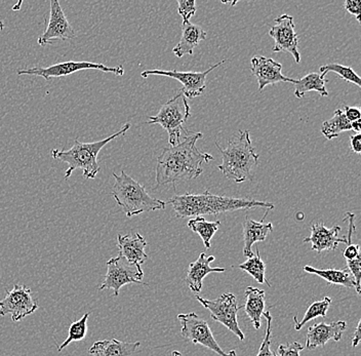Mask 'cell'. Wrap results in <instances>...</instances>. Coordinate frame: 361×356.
I'll use <instances>...</instances> for the list:
<instances>
[{
	"label": "cell",
	"instance_id": "836d02e7",
	"mask_svg": "<svg viewBox=\"0 0 361 356\" xmlns=\"http://www.w3.org/2000/svg\"><path fill=\"white\" fill-rule=\"evenodd\" d=\"M305 346L300 342L293 343L281 344L277 347L276 356H300L301 351H303Z\"/></svg>",
	"mask_w": 361,
	"mask_h": 356
},
{
	"label": "cell",
	"instance_id": "52a82bcc",
	"mask_svg": "<svg viewBox=\"0 0 361 356\" xmlns=\"http://www.w3.org/2000/svg\"><path fill=\"white\" fill-rule=\"evenodd\" d=\"M178 321L180 322V335L193 344L202 345L220 356H237L235 350H223L222 347L214 340L213 333L207 321L196 313H180Z\"/></svg>",
	"mask_w": 361,
	"mask_h": 356
},
{
	"label": "cell",
	"instance_id": "8fae6325",
	"mask_svg": "<svg viewBox=\"0 0 361 356\" xmlns=\"http://www.w3.org/2000/svg\"><path fill=\"white\" fill-rule=\"evenodd\" d=\"M227 62L226 60L216 63L214 66L209 67V69L203 72H180L177 70H146L141 73L143 78H147L150 75H161L166 78H173V80H179L183 85L180 92L184 94L185 98L194 99L202 96L207 89V78L212 71L218 67L222 66Z\"/></svg>",
	"mask_w": 361,
	"mask_h": 356
},
{
	"label": "cell",
	"instance_id": "e0dca14e",
	"mask_svg": "<svg viewBox=\"0 0 361 356\" xmlns=\"http://www.w3.org/2000/svg\"><path fill=\"white\" fill-rule=\"evenodd\" d=\"M346 329L347 324L344 321H334L331 324H315L308 329L305 347L309 350H314L317 347H324L329 340L338 342L342 339Z\"/></svg>",
	"mask_w": 361,
	"mask_h": 356
},
{
	"label": "cell",
	"instance_id": "ac0fdd59",
	"mask_svg": "<svg viewBox=\"0 0 361 356\" xmlns=\"http://www.w3.org/2000/svg\"><path fill=\"white\" fill-rule=\"evenodd\" d=\"M117 247L119 249V256L126 259L130 264H144L148 259L146 254L147 242L140 233L126 234L117 238Z\"/></svg>",
	"mask_w": 361,
	"mask_h": 356
},
{
	"label": "cell",
	"instance_id": "d590c367",
	"mask_svg": "<svg viewBox=\"0 0 361 356\" xmlns=\"http://www.w3.org/2000/svg\"><path fill=\"white\" fill-rule=\"evenodd\" d=\"M345 10L355 16L356 20L360 22L361 17V1L360 0H346L344 4Z\"/></svg>",
	"mask_w": 361,
	"mask_h": 356
},
{
	"label": "cell",
	"instance_id": "e575fe53",
	"mask_svg": "<svg viewBox=\"0 0 361 356\" xmlns=\"http://www.w3.org/2000/svg\"><path fill=\"white\" fill-rule=\"evenodd\" d=\"M347 269L349 270L351 276H353L354 281L356 283V293L360 295L361 288V258L358 256L357 258L353 260H347Z\"/></svg>",
	"mask_w": 361,
	"mask_h": 356
},
{
	"label": "cell",
	"instance_id": "7bdbcfd3",
	"mask_svg": "<svg viewBox=\"0 0 361 356\" xmlns=\"http://www.w3.org/2000/svg\"><path fill=\"white\" fill-rule=\"evenodd\" d=\"M4 26H6V25H4V21H0V31L4 30Z\"/></svg>",
	"mask_w": 361,
	"mask_h": 356
},
{
	"label": "cell",
	"instance_id": "5b68a950",
	"mask_svg": "<svg viewBox=\"0 0 361 356\" xmlns=\"http://www.w3.org/2000/svg\"><path fill=\"white\" fill-rule=\"evenodd\" d=\"M112 176L115 179L112 196L126 217L132 218L148 211L166 209V202L152 197L143 185L135 181L124 171L121 175L113 173Z\"/></svg>",
	"mask_w": 361,
	"mask_h": 356
},
{
	"label": "cell",
	"instance_id": "60d3db41",
	"mask_svg": "<svg viewBox=\"0 0 361 356\" xmlns=\"http://www.w3.org/2000/svg\"><path fill=\"white\" fill-rule=\"evenodd\" d=\"M352 130L355 132L360 133L361 130V121H354L351 123Z\"/></svg>",
	"mask_w": 361,
	"mask_h": 356
},
{
	"label": "cell",
	"instance_id": "d6986e66",
	"mask_svg": "<svg viewBox=\"0 0 361 356\" xmlns=\"http://www.w3.org/2000/svg\"><path fill=\"white\" fill-rule=\"evenodd\" d=\"M216 260L214 256H207L205 253H202L198 257L195 262L189 265L188 272H187L186 281L187 286L190 288L191 292L198 294L202 290V281L204 277L209 274H222L226 271V268L211 267V263Z\"/></svg>",
	"mask_w": 361,
	"mask_h": 356
},
{
	"label": "cell",
	"instance_id": "f1b7e54d",
	"mask_svg": "<svg viewBox=\"0 0 361 356\" xmlns=\"http://www.w3.org/2000/svg\"><path fill=\"white\" fill-rule=\"evenodd\" d=\"M331 304V299L329 297H324L320 301H316L314 303L311 304L305 313L303 319L301 321H298L297 315L293 317L295 321V330L300 331L307 324V322L313 321L316 317H326L327 310Z\"/></svg>",
	"mask_w": 361,
	"mask_h": 356
},
{
	"label": "cell",
	"instance_id": "4dcf8cb0",
	"mask_svg": "<svg viewBox=\"0 0 361 356\" xmlns=\"http://www.w3.org/2000/svg\"><path fill=\"white\" fill-rule=\"evenodd\" d=\"M320 75L322 78L326 75L329 72H334V73L338 74L342 80L348 81V82L353 83V85H357L358 87H361V80L358 74L354 71L353 69L350 67L343 66L341 64H327L324 66L320 67Z\"/></svg>",
	"mask_w": 361,
	"mask_h": 356
},
{
	"label": "cell",
	"instance_id": "484cf974",
	"mask_svg": "<svg viewBox=\"0 0 361 356\" xmlns=\"http://www.w3.org/2000/svg\"><path fill=\"white\" fill-rule=\"evenodd\" d=\"M187 226L190 228L194 233H197L202 240L205 249L211 247V240L214 238L219 227L221 226L220 221L209 222L203 217L192 218L187 223Z\"/></svg>",
	"mask_w": 361,
	"mask_h": 356
},
{
	"label": "cell",
	"instance_id": "1f68e13d",
	"mask_svg": "<svg viewBox=\"0 0 361 356\" xmlns=\"http://www.w3.org/2000/svg\"><path fill=\"white\" fill-rule=\"evenodd\" d=\"M263 317H265L267 326H266L265 337H264L257 356H276L270 349L271 337H272V314H271L270 311H266L263 313Z\"/></svg>",
	"mask_w": 361,
	"mask_h": 356
},
{
	"label": "cell",
	"instance_id": "8d00e7d4",
	"mask_svg": "<svg viewBox=\"0 0 361 356\" xmlns=\"http://www.w3.org/2000/svg\"><path fill=\"white\" fill-rule=\"evenodd\" d=\"M348 247L343 251V256L346 258V260H353V259L357 258L360 256V247L358 245H354V243H348Z\"/></svg>",
	"mask_w": 361,
	"mask_h": 356
},
{
	"label": "cell",
	"instance_id": "d4e9b609",
	"mask_svg": "<svg viewBox=\"0 0 361 356\" xmlns=\"http://www.w3.org/2000/svg\"><path fill=\"white\" fill-rule=\"evenodd\" d=\"M326 78H322L318 73H309L303 78L299 80L293 81L295 87V96L298 99H302L309 92H316L322 97L329 96V92L326 91Z\"/></svg>",
	"mask_w": 361,
	"mask_h": 356
},
{
	"label": "cell",
	"instance_id": "3957f363",
	"mask_svg": "<svg viewBox=\"0 0 361 356\" xmlns=\"http://www.w3.org/2000/svg\"><path fill=\"white\" fill-rule=\"evenodd\" d=\"M221 153L222 164L218 166L227 179L236 183L254 179L252 171L259 164V154L252 147L248 130H240L238 137L228 142L227 147L222 148L216 143Z\"/></svg>",
	"mask_w": 361,
	"mask_h": 356
},
{
	"label": "cell",
	"instance_id": "83f0119b",
	"mask_svg": "<svg viewBox=\"0 0 361 356\" xmlns=\"http://www.w3.org/2000/svg\"><path fill=\"white\" fill-rule=\"evenodd\" d=\"M238 268L254 277L257 283H266L268 287H271L269 281H266V265L264 261L262 260L261 256H259V249H257L256 254H254V256L248 258L245 262L239 264Z\"/></svg>",
	"mask_w": 361,
	"mask_h": 356
},
{
	"label": "cell",
	"instance_id": "d6a6232c",
	"mask_svg": "<svg viewBox=\"0 0 361 356\" xmlns=\"http://www.w3.org/2000/svg\"><path fill=\"white\" fill-rule=\"evenodd\" d=\"M178 13L182 17V25L189 23L196 13V2L194 0H178Z\"/></svg>",
	"mask_w": 361,
	"mask_h": 356
},
{
	"label": "cell",
	"instance_id": "44dd1931",
	"mask_svg": "<svg viewBox=\"0 0 361 356\" xmlns=\"http://www.w3.org/2000/svg\"><path fill=\"white\" fill-rule=\"evenodd\" d=\"M182 35L177 46L173 47V54L178 58H183L185 55H193L194 49L200 44V42L207 38V32L200 25L187 24L180 25Z\"/></svg>",
	"mask_w": 361,
	"mask_h": 356
},
{
	"label": "cell",
	"instance_id": "5bb4252c",
	"mask_svg": "<svg viewBox=\"0 0 361 356\" xmlns=\"http://www.w3.org/2000/svg\"><path fill=\"white\" fill-rule=\"evenodd\" d=\"M274 26L271 27L269 35L275 40L273 53H288L293 56L295 62H301V54L299 47V38L295 31L293 17L283 13L274 20Z\"/></svg>",
	"mask_w": 361,
	"mask_h": 356
},
{
	"label": "cell",
	"instance_id": "ba28073f",
	"mask_svg": "<svg viewBox=\"0 0 361 356\" xmlns=\"http://www.w3.org/2000/svg\"><path fill=\"white\" fill-rule=\"evenodd\" d=\"M196 299L205 309L211 312V317L214 321L222 324L230 332L238 337L240 341L245 340V333L239 328L238 319H237L238 310L243 306L238 305L235 295L232 293H225L218 299L207 300L200 296H196Z\"/></svg>",
	"mask_w": 361,
	"mask_h": 356
},
{
	"label": "cell",
	"instance_id": "9c48e42d",
	"mask_svg": "<svg viewBox=\"0 0 361 356\" xmlns=\"http://www.w3.org/2000/svg\"><path fill=\"white\" fill-rule=\"evenodd\" d=\"M143 278L144 272L141 266L130 264L123 257L118 256L108 261L107 272L99 290H112L114 296L117 297L123 286L130 283L146 286V283L142 281Z\"/></svg>",
	"mask_w": 361,
	"mask_h": 356
},
{
	"label": "cell",
	"instance_id": "8992f818",
	"mask_svg": "<svg viewBox=\"0 0 361 356\" xmlns=\"http://www.w3.org/2000/svg\"><path fill=\"white\" fill-rule=\"evenodd\" d=\"M190 117V106L182 92H178L173 99L160 108L157 115L149 117V125H160L169 134V143L171 146L180 144L183 134L188 135L185 123Z\"/></svg>",
	"mask_w": 361,
	"mask_h": 356
},
{
	"label": "cell",
	"instance_id": "7a4b0ae2",
	"mask_svg": "<svg viewBox=\"0 0 361 356\" xmlns=\"http://www.w3.org/2000/svg\"><path fill=\"white\" fill-rule=\"evenodd\" d=\"M171 204L175 211L176 217L180 219L219 215L228 211H243V209H257V207L274 209V204L271 202L214 195L209 191H205L200 195L185 193V195H175L166 202V204Z\"/></svg>",
	"mask_w": 361,
	"mask_h": 356
},
{
	"label": "cell",
	"instance_id": "277c9868",
	"mask_svg": "<svg viewBox=\"0 0 361 356\" xmlns=\"http://www.w3.org/2000/svg\"><path fill=\"white\" fill-rule=\"evenodd\" d=\"M130 128V123H126L121 130L100 141L92 143H83L76 139L74 145L69 150H51V157L56 161L68 164L65 179L71 177L75 170L82 171L83 177L87 179H94L100 172L101 166L98 162V155L100 151L118 137L123 136Z\"/></svg>",
	"mask_w": 361,
	"mask_h": 356
},
{
	"label": "cell",
	"instance_id": "7c38bea8",
	"mask_svg": "<svg viewBox=\"0 0 361 356\" xmlns=\"http://www.w3.org/2000/svg\"><path fill=\"white\" fill-rule=\"evenodd\" d=\"M38 309V303L34 298L31 288L24 285H16L6 290V296L0 300V317L11 315V321H20Z\"/></svg>",
	"mask_w": 361,
	"mask_h": 356
},
{
	"label": "cell",
	"instance_id": "f546056e",
	"mask_svg": "<svg viewBox=\"0 0 361 356\" xmlns=\"http://www.w3.org/2000/svg\"><path fill=\"white\" fill-rule=\"evenodd\" d=\"M90 312L83 314L79 321H74L69 326V332H68L67 339L58 347V351H62L73 342L82 341L87 333V321H89Z\"/></svg>",
	"mask_w": 361,
	"mask_h": 356
},
{
	"label": "cell",
	"instance_id": "cb8c5ba5",
	"mask_svg": "<svg viewBox=\"0 0 361 356\" xmlns=\"http://www.w3.org/2000/svg\"><path fill=\"white\" fill-rule=\"evenodd\" d=\"M305 272L307 274H314L322 277V279L326 281L329 285L343 286L346 288H354L356 290V283L354 281L353 276H351L348 269H316L311 266H305L303 268Z\"/></svg>",
	"mask_w": 361,
	"mask_h": 356
},
{
	"label": "cell",
	"instance_id": "9a60e30c",
	"mask_svg": "<svg viewBox=\"0 0 361 356\" xmlns=\"http://www.w3.org/2000/svg\"><path fill=\"white\" fill-rule=\"evenodd\" d=\"M49 20L44 32L38 37V44L45 47L54 42H66L75 38V31L68 21L66 15L58 0H51Z\"/></svg>",
	"mask_w": 361,
	"mask_h": 356
},
{
	"label": "cell",
	"instance_id": "4316f807",
	"mask_svg": "<svg viewBox=\"0 0 361 356\" xmlns=\"http://www.w3.org/2000/svg\"><path fill=\"white\" fill-rule=\"evenodd\" d=\"M351 130V123L345 116L344 111L337 109L331 119L324 121L322 133L327 140H333L337 138L341 133Z\"/></svg>",
	"mask_w": 361,
	"mask_h": 356
},
{
	"label": "cell",
	"instance_id": "b9f144b4",
	"mask_svg": "<svg viewBox=\"0 0 361 356\" xmlns=\"http://www.w3.org/2000/svg\"><path fill=\"white\" fill-rule=\"evenodd\" d=\"M171 356H182V353L179 352L178 350H175L171 352Z\"/></svg>",
	"mask_w": 361,
	"mask_h": 356
},
{
	"label": "cell",
	"instance_id": "7402d4cb",
	"mask_svg": "<svg viewBox=\"0 0 361 356\" xmlns=\"http://www.w3.org/2000/svg\"><path fill=\"white\" fill-rule=\"evenodd\" d=\"M140 342L128 343L116 339L94 342L89 353L92 356H133L139 348Z\"/></svg>",
	"mask_w": 361,
	"mask_h": 356
},
{
	"label": "cell",
	"instance_id": "30bf717a",
	"mask_svg": "<svg viewBox=\"0 0 361 356\" xmlns=\"http://www.w3.org/2000/svg\"><path fill=\"white\" fill-rule=\"evenodd\" d=\"M82 70H99L104 73H113L117 76H123L124 69L123 66L109 67L99 63L87 62V61H80V62L59 63V64L51 65L47 67H33L30 69L18 70L19 75H35L44 78L45 80H51V78H64L75 72L82 71Z\"/></svg>",
	"mask_w": 361,
	"mask_h": 356
},
{
	"label": "cell",
	"instance_id": "f35d334b",
	"mask_svg": "<svg viewBox=\"0 0 361 356\" xmlns=\"http://www.w3.org/2000/svg\"><path fill=\"white\" fill-rule=\"evenodd\" d=\"M350 145H351V149L353 152L360 153L361 152V134L354 135V136L350 137Z\"/></svg>",
	"mask_w": 361,
	"mask_h": 356
},
{
	"label": "cell",
	"instance_id": "603a6c76",
	"mask_svg": "<svg viewBox=\"0 0 361 356\" xmlns=\"http://www.w3.org/2000/svg\"><path fill=\"white\" fill-rule=\"evenodd\" d=\"M245 310L252 326L256 330L261 328V319L265 312V290L254 287H248L245 292Z\"/></svg>",
	"mask_w": 361,
	"mask_h": 356
},
{
	"label": "cell",
	"instance_id": "6da1fadb",
	"mask_svg": "<svg viewBox=\"0 0 361 356\" xmlns=\"http://www.w3.org/2000/svg\"><path fill=\"white\" fill-rule=\"evenodd\" d=\"M202 137V133H189L180 144L162 151L157 157V187L197 179L202 175L203 164L214 159L196 147V142Z\"/></svg>",
	"mask_w": 361,
	"mask_h": 356
},
{
	"label": "cell",
	"instance_id": "4fadbf2b",
	"mask_svg": "<svg viewBox=\"0 0 361 356\" xmlns=\"http://www.w3.org/2000/svg\"><path fill=\"white\" fill-rule=\"evenodd\" d=\"M355 215L347 213L345 221H348V235L347 238H338V232L342 230L340 226H334L333 228H326L324 223H315L311 226V235L304 240L305 243H312V250L318 254L324 251H336L340 243H352V234L355 231L354 224Z\"/></svg>",
	"mask_w": 361,
	"mask_h": 356
},
{
	"label": "cell",
	"instance_id": "ab89813d",
	"mask_svg": "<svg viewBox=\"0 0 361 356\" xmlns=\"http://www.w3.org/2000/svg\"><path fill=\"white\" fill-rule=\"evenodd\" d=\"M360 329L361 321H358L355 332H354L353 336H352V347H353V348H355V347H357V345L360 344L361 340Z\"/></svg>",
	"mask_w": 361,
	"mask_h": 356
},
{
	"label": "cell",
	"instance_id": "ffe728a7",
	"mask_svg": "<svg viewBox=\"0 0 361 356\" xmlns=\"http://www.w3.org/2000/svg\"><path fill=\"white\" fill-rule=\"evenodd\" d=\"M268 209L266 211L264 219L267 217ZM263 220L255 221L252 219L245 217V222H243V242H245V247H243V256L250 258L254 256L252 247L256 243L264 242L267 238L268 234L272 232L273 224L272 223H263Z\"/></svg>",
	"mask_w": 361,
	"mask_h": 356
},
{
	"label": "cell",
	"instance_id": "74e56055",
	"mask_svg": "<svg viewBox=\"0 0 361 356\" xmlns=\"http://www.w3.org/2000/svg\"><path fill=\"white\" fill-rule=\"evenodd\" d=\"M345 116L348 119L350 123H354V121H361V112L360 108L357 107H349V106H345L344 110Z\"/></svg>",
	"mask_w": 361,
	"mask_h": 356
},
{
	"label": "cell",
	"instance_id": "2e32d148",
	"mask_svg": "<svg viewBox=\"0 0 361 356\" xmlns=\"http://www.w3.org/2000/svg\"><path fill=\"white\" fill-rule=\"evenodd\" d=\"M252 72L259 82V91L263 92L267 85L279 82H292L295 80L286 78L282 74V65L271 58L255 56L250 61Z\"/></svg>",
	"mask_w": 361,
	"mask_h": 356
}]
</instances>
